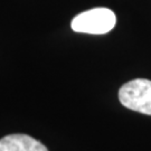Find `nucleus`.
<instances>
[{"mask_svg":"<svg viewBox=\"0 0 151 151\" xmlns=\"http://www.w3.org/2000/svg\"><path fill=\"white\" fill-rule=\"evenodd\" d=\"M119 100L125 108L151 115V81L135 78L123 84L119 90Z\"/></svg>","mask_w":151,"mask_h":151,"instance_id":"obj_2","label":"nucleus"},{"mask_svg":"<svg viewBox=\"0 0 151 151\" xmlns=\"http://www.w3.org/2000/svg\"><path fill=\"white\" fill-rule=\"evenodd\" d=\"M0 151H48L42 142L27 134H10L0 139Z\"/></svg>","mask_w":151,"mask_h":151,"instance_id":"obj_3","label":"nucleus"},{"mask_svg":"<svg viewBox=\"0 0 151 151\" xmlns=\"http://www.w3.org/2000/svg\"><path fill=\"white\" fill-rule=\"evenodd\" d=\"M116 24V16L108 8H94L81 12L72 20V29L76 32L102 35L111 32Z\"/></svg>","mask_w":151,"mask_h":151,"instance_id":"obj_1","label":"nucleus"}]
</instances>
